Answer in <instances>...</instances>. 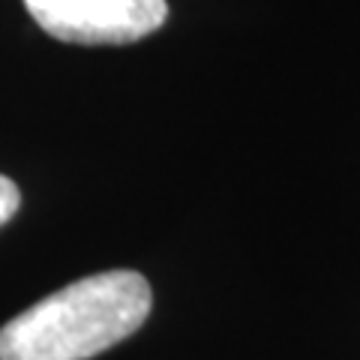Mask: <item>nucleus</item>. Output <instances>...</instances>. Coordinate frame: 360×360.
Returning a JSON list of instances; mask_svg holds the SVG:
<instances>
[{
  "instance_id": "nucleus-3",
  "label": "nucleus",
  "mask_w": 360,
  "mask_h": 360,
  "mask_svg": "<svg viewBox=\"0 0 360 360\" xmlns=\"http://www.w3.org/2000/svg\"><path fill=\"white\" fill-rule=\"evenodd\" d=\"M18 205H21V193H18V186H15L9 177L0 174V225H6L9 219L15 217Z\"/></svg>"
},
{
  "instance_id": "nucleus-1",
  "label": "nucleus",
  "mask_w": 360,
  "mask_h": 360,
  "mask_svg": "<svg viewBox=\"0 0 360 360\" xmlns=\"http://www.w3.org/2000/svg\"><path fill=\"white\" fill-rule=\"evenodd\" d=\"M153 307L148 279L105 270L75 279L0 328V360H87L144 324Z\"/></svg>"
},
{
  "instance_id": "nucleus-2",
  "label": "nucleus",
  "mask_w": 360,
  "mask_h": 360,
  "mask_svg": "<svg viewBox=\"0 0 360 360\" xmlns=\"http://www.w3.org/2000/svg\"><path fill=\"white\" fill-rule=\"evenodd\" d=\"M33 21L60 42L127 45L160 30L165 0H25Z\"/></svg>"
}]
</instances>
